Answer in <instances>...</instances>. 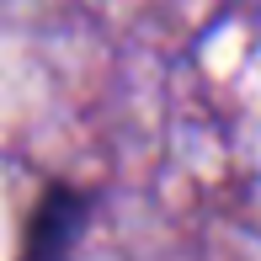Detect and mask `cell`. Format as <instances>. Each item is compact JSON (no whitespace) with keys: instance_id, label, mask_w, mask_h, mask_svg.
<instances>
[{"instance_id":"obj_1","label":"cell","mask_w":261,"mask_h":261,"mask_svg":"<svg viewBox=\"0 0 261 261\" xmlns=\"http://www.w3.org/2000/svg\"><path fill=\"white\" fill-rule=\"evenodd\" d=\"M86 224H91V192L75 181H48L38 192V203H32L16 261H75Z\"/></svg>"}]
</instances>
